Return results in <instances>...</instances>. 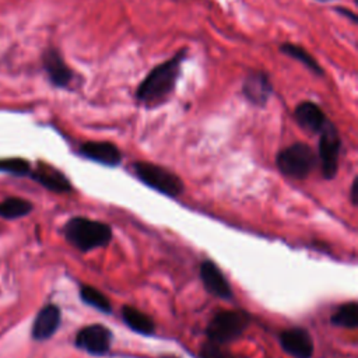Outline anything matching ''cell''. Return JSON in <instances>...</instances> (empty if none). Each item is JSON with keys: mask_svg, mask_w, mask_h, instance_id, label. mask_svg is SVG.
Wrapping results in <instances>:
<instances>
[{"mask_svg": "<svg viewBox=\"0 0 358 358\" xmlns=\"http://www.w3.org/2000/svg\"><path fill=\"white\" fill-rule=\"evenodd\" d=\"M273 83L267 71L256 69L249 70L242 83V95L257 108H264L273 95Z\"/></svg>", "mask_w": 358, "mask_h": 358, "instance_id": "52a82bcc", "label": "cell"}, {"mask_svg": "<svg viewBox=\"0 0 358 358\" xmlns=\"http://www.w3.org/2000/svg\"><path fill=\"white\" fill-rule=\"evenodd\" d=\"M317 162L320 164L322 175L324 179H334L338 172V158L341 150V138L337 127L327 119L319 133Z\"/></svg>", "mask_w": 358, "mask_h": 358, "instance_id": "8992f818", "label": "cell"}, {"mask_svg": "<svg viewBox=\"0 0 358 358\" xmlns=\"http://www.w3.org/2000/svg\"><path fill=\"white\" fill-rule=\"evenodd\" d=\"M34 180L55 193H69L71 192V183L69 178L60 172L59 169L41 162L34 171L29 173Z\"/></svg>", "mask_w": 358, "mask_h": 358, "instance_id": "9a60e30c", "label": "cell"}, {"mask_svg": "<svg viewBox=\"0 0 358 358\" xmlns=\"http://www.w3.org/2000/svg\"><path fill=\"white\" fill-rule=\"evenodd\" d=\"M248 326L249 317L245 312L220 310L208 322L206 327V334L208 341L221 345L241 337Z\"/></svg>", "mask_w": 358, "mask_h": 358, "instance_id": "5b68a950", "label": "cell"}, {"mask_svg": "<svg viewBox=\"0 0 358 358\" xmlns=\"http://www.w3.org/2000/svg\"><path fill=\"white\" fill-rule=\"evenodd\" d=\"M315 1H319V3H327V1H333V0H315Z\"/></svg>", "mask_w": 358, "mask_h": 358, "instance_id": "d4e9b609", "label": "cell"}, {"mask_svg": "<svg viewBox=\"0 0 358 358\" xmlns=\"http://www.w3.org/2000/svg\"><path fill=\"white\" fill-rule=\"evenodd\" d=\"M112 338V331L106 326L95 323L78 330L74 344L91 355H105L110 350Z\"/></svg>", "mask_w": 358, "mask_h": 358, "instance_id": "ba28073f", "label": "cell"}, {"mask_svg": "<svg viewBox=\"0 0 358 358\" xmlns=\"http://www.w3.org/2000/svg\"><path fill=\"white\" fill-rule=\"evenodd\" d=\"M81 157L105 166H117L122 162V152L110 141H85L80 145Z\"/></svg>", "mask_w": 358, "mask_h": 358, "instance_id": "8fae6325", "label": "cell"}, {"mask_svg": "<svg viewBox=\"0 0 358 358\" xmlns=\"http://www.w3.org/2000/svg\"><path fill=\"white\" fill-rule=\"evenodd\" d=\"M189 48L183 46L165 62L154 66L136 88V102L145 109L162 106L173 95Z\"/></svg>", "mask_w": 358, "mask_h": 358, "instance_id": "6da1fadb", "label": "cell"}, {"mask_svg": "<svg viewBox=\"0 0 358 358\" xmlns=\"http://www.w3.org/2000/svg\"><path fill=\"white\" fill-rule=\"evenodd\" d=\"M199 274L204 288L211 295L221 299H229L232 296V289L228 280L213 260L201 262L199 267Z\"/></svg>", "mask_w": 358, "mask_h": 358, "instance_id": "7c38bea8", "label": "cell"}, {"mask_svg": "<svg viewBox=\"0 0 358 358\" xmlns=\"http://www.w3.org/2000/svg\"><path fill=\"white\" fill-rule=\"evenodd\" d=\"M63 234L66 241L81 252L105 248L112 241V228L108 224L87 217L70 218L63 228Z\"/></svg>", "mask_w": 358, "mask_h": 358, "instance_id": "7a4b0ae2", "label": "cell"}, {"mask_svg": "<svg viewBox=\"0 0 358 358\" xmlns=\"http://www.w3.org/2000/svg\"><path fill=\"white\" fill-rule=\"evenodd\" d=\"M317 164V155L306 143H292L280 150L275 155L278 171L294 179H305L310 175Z\"/></svg>", "mask_w": 358, "mask_h": 358, "instance_id": "3957f363", "label": "cell"}, {"mask_svg": "<svg viewBox=\"0 0 358 358\" xmlns=\"http://www.w3.org/2000/svg\"><path fill=\"white\" fill-rule=\"evenodd\" d=\"M294 119L302 130L310 134H319L327 122L326 113L313 101H301L294 109Z\"/></svg>", "mask_w": 358, "mask_h": 358, "instance_id": "4fadbf2b", "label": "cell"}, {"mask_svg": "<svg viewBox=\"0 0 358 358\" xmlns=\"http://www.w3.org/2000/svg\"><path fill=\"white\" fill-rule=\"evenodd\" d=\"M131 168L138 180L164 196L178 197L185 192L183 180L164 166L147 161H136Z\"/></svg>", "mask_w": 358, "mask_h": 358, "instance_id": "277c9868", "label": "cell"}, {"mask_svg": "<svg viewBox=\"0 0 358 358\" xmlns=\"http://www.w3.org/2000/svg\"><path fill=\"white\" fill-rule=\"evenodd\" d=\"M29 161L18 157L13 158H1L0 159V172L15 175V176H27L31 173Z\"/></svg>", "mask_w": 358, "mask_h": 358, "instance_id": "44dd1931", "label": "cell"}, {"mask_svg": "<svg viewBox=\"0 0 358 358\" xmlns=\"http://www.w3.org/2000/svg\"><path fill=\"white\" fill-rule=\"evenodd\" d=\"M122 320L126 323L127 327H130L133 331L143 334V336H150L155 331V323L154 320L140 309L124 305L122 306Z\"/></svg>", "mask_w": 358, "mask_h": 358, "instance_id": "e0dca14e", "label": "cell"}, {"mask_svg": "<svg viewBox=\"0 0 358 358\" xmlns=\"http://www.w3.org/2000/svg\"><path fill=\"white\" fill-rule=\"evenodd\" d=\"M278 50L282 55H285V56L299 62L301 64H303L312 74H315L317 77H323L324 76V69L315 59V56L310 55L303 46L298 45V43H294V42H282L278 46Z\"/></svg>", "mask_w": 358, "mask_h": 358, "instance_id": "2e32d148", "label": "cell"}, {"mask_svg": "<svg viewBox=\"0 0 358 358\" xmlns=\"http://www.w3.org/2000/svg\"><path fill=\"white\" fill-rule=\"evenodd\" d=\"M200 358H229V355L221 350L220 344L213 341H207L201 345Z\"/></svg>", "mask_w": 358, "mask_h": 358, "instance_id": "7402d4cb", "label": "cell"}, {"mask_svg": "<svg viewBox=\"0 0 358 358\" xmlns=\"http://www.w3.org/2000/svg\"><path fill=\"white\" fill-rule=\"evenodd\" d=\"M330 323L337 327L354 330L358 327V305L355 301L345 302L330 316Z\"/></svg>", "mask_w": 358, "mask_h": 358, "instance_id": "ac0fdd59", "label": "cell"}, {"mask_svg": "<svg viewBox=\"0 0 358 358\" xmlns=\"http://www.w3.org/2000/svg\"><path fill=\"white\" fill-rule=\"evenodd\" d=\"M80 298L84 303L95 308L99 312L110 313L112 312V303L108 299V296L91 285H83L80 289Z\"/></svg>", "mask_w": 358, "mask_h": 358, "instance_id": "ffe728a7", "label": "cell"}, {"mask_svg": "<svg viewBox=\"0 0 358 358\" xmlns=\"http://www.w3.org/2000/svg\"><path fill=\"white\" fill-rule=\"evenodd\" d=\"M32 211V203L21 197H7L0 201V217L4 220L21 218Z\"/></svg>", "mask_w": 358, "mask_h": 358, "instance_id": "d6986e66", "label": "cell"}, {"mask_svg": "<svg viewBox=\"0 0 358 358\" xmlns=\"http://www.w3.org/2000/svg\"><path fill=\"white\" fill-rule=\"evenodd\" d=\"M357 189H358V179L354 178V180H352V183H351V189H350V197H351L352 206H355V207H357V204H358V200H357V199H358Z\"/></svg>", "mask_w": 358, "mask_h": 358, "instance_id": "cb8c5ba5", "label": "cell"}, {"mask_svg": "<svg viewBox=\"0 0 358 358\" xmlns=\"http://www.w3.org/2000/svg\"><path fill=\"white\" fill-rule=\"evenodd\" d=\"M334 11H336L337 14H340V15H343V17L348 18L352 24H357V22H358V18H357L355 11H351V10H348V8L343 7V6H337V7H334Z\"/></svg>", "mask_w": 358, "mask_h": 358, "instance_id": "603a6c76", "label": "cell"}, {"mask_svg": "<svg viewBox=\"0 0 358 358\" xmlns=\"http://www.w3.org/2000/svg\"><path fill=\"white\" fill-rule=\"evenodd\" d=\"M42 67L56 88H67L76 78L74 71L64 62L60 50L55 46H48L42 53Z\"/></svg>", "mask_w": 358, "mask_h": 358, "instance_id": "9c48e42d", "label": "cell"}, {"mask_svg": "<svg viewBox=\"0 0 358 358\" xmlns=\"http://www.w3.org/2000/svg\"><path fill=\"white\" fill-rule=\"evenodd\" d=\"M62 322V312L57 305H45L32 323V338L36 341H45L50 338L59 329Z\"/></svg>", "mask_w": 358, "mask_h": 358, "instance_id": "5bb4252c", "label": "cell"}, {"mask_svg": "<svg viewBox=\"0 0 358 358\" xmlns=\"http://www.w3.org/2000/svg\"><path fill=\"white\" fill-rule=\"evenodd\" d=\"M281 348L294 358H312L313 355V340L306 329L291 327L280 333Z\"/></svg>", "mask_w": 358, "mask_h": 358, "instance_id": "30bf717a", "label": "cell"}]
</instances>
